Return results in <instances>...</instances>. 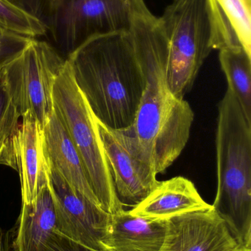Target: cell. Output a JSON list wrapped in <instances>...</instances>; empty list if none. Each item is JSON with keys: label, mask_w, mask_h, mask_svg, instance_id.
I'll use <instances>...</instances> for the list:
<instances>
[{"label": "cell", "mask_w": 251, "mask_h": 251, "mask_svg": "<svg viewBox=\"0 0 251 251\" xmlns=\"http://www.w3.org/2000/svg\"><path fill=\"white\" fill-rule=\"evenodd\" d=\"M128 32L144 77V89L132 126L156 174L178 159L190 138L194 113L187 101L172 95L167 82L168 44L159 17L144 0H131Z\"/></svg>", "instance_id": "cell-1"}, {"label": "cell", "mask_w": 251, "mask_h": 251, "mask_svg": "<svg viewBox=\"0 0 251 251\" xmlns=\"http://www.w3.org/2000/svg\"><path fill=\"white\" fill-rule=\"evenodd\" d=\"M66 59L96 119L112 129L132 126L144 77L128 31L93 37Z\"/></svg>", "instance_id": "cell-2"}, {"label": "cell", "mask_w": 251, "mask_h": 251, "mask_svg": "<svg viewBox=\"0 0 251 251\" xmlns=\"http://www.w3.org/2000/svg\"><path fill=\"white\" fill-rule=\"evenodd\" d=\"M213 209L239 246L251 249V122L229 89L218 105Z\"/></svg>", "instance_id": "cell-3"}, {"label": "cell", "mask_w": 251, "mask_h": 251, "mask_svg": "<svg viewBox=\"0 0 251 251\" xmlns=\"http://www.w3.org/2000/svg\"><path fill=\"white\" fill-rule=\"evenodd\" d=\"M44 28L46 42L66 57L93 37L126 32L131 0H10Z\"/></svg>", "instance_id": "cell-4"}, {"label": "cell", "mask_w": 251, "mask_h": 251, "mask_svg": "<svg viewBox=\"0 0 251 251\" xmlns=\"http://www.w3.org/2000/svg\"><path fill=\"white\" fill-rule=\"evenodd\" d=\"M215 16L213 0H172L159 17L167 40V82L179 100L190 92L215 50Z\"/></svg>", "instance_id": "cell-5"}, {"label": "cell", "mask_w": 251, "mask_h": 251, "mask_svg": "<svg viewBox=\"0 0 251 251\" xmlns=\"http://www.w3.org/2000/svg\"><path fill=\"white\" fill-rule=\"evenodd\" d=\"M53 101L55 113L78 151L99 206L111 215L125 210L115 190L95 116L75 83L66 59L55 81Z\"/></svg>", "instance_id": "cell-6"}, {"label": "cell", "mask_w": 251, "mask_h": 251, "mask_svg": "<svg viewBox=\"0 0 251 251\" xmlns=\"http://www.w3.org/2000/svg\"><path fill=\"white\" fill-rule=\"evenodd\" d=\"M66 59L45 41L29 38L0 64L10 98L21 117L29 113L44 128L53 107L55 81Z\"/></svg>", "instance_id": "cell-7"}, {"label": "cell", "mask_w": 251, "mask_h": 251, "mask_svg": "<svg viewBox=\"0 0 251 251\" xmlns=\"http://www.w3.org/2000/svg\"><path fill=\"white\" fill-rule=\"evenodd\" d=\"M96 120L118 199L123 206L134 207L159 183L153 161L133 126L112 129Z\"/></svg>", "instance_id": "cell-8"}, {"label": "cell", "mask_w": 251, "mask_h": 251, "mask_svg": "<svg viewBox=\"0 0 251 251\" xmlns=\"http://www.w3.org/2000/svg\"><path fill=\"white\" fill-rule=\"evenodd\" d=\"M50 166V187L56 209L55 231L85 247L106 251L112 215L74 190L54 167Z\"/></svg>", "instance_id": "cell-9"}, {"label": "cell", "mask_w": 251, "mask_h": 251, "mask_svg": "<svg viewBox=\"0 0 251 251\" xmlns=\"http://www.w3.org/2000/svg\"><path fill=\"white\" fill-rule=\"evenodd\" d=\"M22 119L1 164L19 173L22 204H28L50 181V166L44 146V128L29 113L24 114Z\"/></svg>", "instance_id": "cell-10"}, {"label": "cell", "mask_w": 251, "mask_h": 251, "mask_svg": "<svg viewBox=\"0 0 251 251\" xmlns=\"http://www.w3.org/2000/svg\"><path fill=\"white\" fill-rule=\"evenodd\" d=\"M238 246L212 206L166 221L165 240L159 251H234Z\"/></svg>", "instance_id": "cell-11"}, {"label": "cell", "mask_w": 251, "mask_h": 251, "mask_svg": "<svg viewBox=\"0 0 251 251\" xmlns=\"http://www.w3.org/2000/svg\"><path fill=\"white\" fill-rule=\"evenodd\" d=\"M211 208L212 205L203 200L190 180L176 176L159 181L153 191L128 212L151 221H165L178 215Z\"/></svg>", "instance_id": "cell-12"}, {"label": "cell", "mask_w": 251, "mask_h": 251, "mask_svg": "<svg viewBox=\"0 0 251 251\" xmlns=\"http://www.w3.org/2000/svg\"><path fill=\"white\" fill-rule=\"evenodd\" d=\"M44 138L50 165L60 173L74 190L100 207L87 179L78 151L54 110L44 127Z\"/></svg>", "instance_id": "cell-13"}, {"label": "cell", "mask_w": 251, "mask_h": 251, "mask_svg": "<svg viewBox=\"0 0 251 251\" xmlns=\"http://www.w3.org/2000/svg\"><path fill=\"white\" fill-rule=\"evenodd\" d=\"M165 232L166 221H151L123 210L112 215L105 248L108 251H159Z\"/></svg>", "instance_id": "cell-14"}, {"label": "cell", "mask_w": 251, "mask_h": 251, "mask_svg": "<svg viewBox=\"0 0 251 251\" xmlns=\"http://www.w3.org/2000/svg\"><path fill=\"white\" fill-rule=\"evenodd\" d=\"M56 229V209L50 181L41 187L33 201L22 204L17 231L16 251H39Z\"/></svg>", "instance_id": "cell-15"}, {"label": "cell", "mask_w": 251, "mask_h": 251, "mask_svg": "<svg viewBox=\"0 0 251 251\" xmlns=\"http://www.w3.org/2000/svg\"><path fill=\"white\" fill-rule=\"evenodd\" d=\"M219 60L228 89L251 122V55L243 47L225 48L220 50Z\"/></svg>", "instance_id": "cell-16"}, {"label": "cell", "mask_w": 251, "mask_h": 251, "mask_svg": "<svg viewBox=\"0 0 251 251\" xmlns=\"http://www.w3.org/2000/svg\"><path fill=\"white\" fill-rule=\"evenodd\" d=\"M242 47L251 55V0H214Z\"/></svg>", "instance_id": "cell-17"}, {"label": "cell", "mask_w": 251, "mask_h": 251, "mask_svg": "<svg viewBox=\"0 0 251 251\" xmlns=\"http://www.w3.org/2000/svg\"><path fill=\"white\" fill-rule=\"evenodd\" d=\"M0 26L28 38H41L44 35L42 25L10 0H0Z\"/></svg>", "instance_id": "cell-18"}, {"label": "cell", "mask_w": 251, "mask_h": 251, "mask_svg": "<svg viewBox=\"0 0 251 251\" xmlns=\"http://www.w3.org/2000/svg\"><path fill=\"white\" fill-rule=\"evenodd\" d=\"M21 116L13 104L0 68V164L6 149L19 125Z\"/></svg>", "instance_id": "cell-19"}, {"label": "cell", "mask_w": 251, "mask_h": 251, "mask_svg": "<svg viewBox=\"0 0 251 251\" xmlns=\"http://www.w3.org/2000/svg\"><path fill=\"white\" fill-rule=\"evenodd\" d=\"M39 251H96L82 246L68 237L53 231L46 240Z\"/></svg>", "instance_id": "cell-20"}, {"label": "cell", "mask_w": 251, "mask_h": 251, "mask_svg": "<svg viewBox=\"0 0 251 251\" xmlns=\"http://www.w3.org/2000/svg\"><path fill=\"white\" fill-rule=\"evenodd\" d=\"M29 38H31L13 33L0 26V64L7 57L21 50Z\"/></svg>", "instance_id": "cell-21"}, {"label": "cell", "mask_w": 251, "mask_h": 251, "mask_svg": "<svg viewBox=\"0 0 251 251\" xmlns=\"http://www.w3.org/2000/svg\"><path fill=\"white\" fill-rule=\"evenodd\" d=\"M0 251H16L14 234L10 231H0Z\"/></svg>", "instance_id": "cell-22"}, {"label": "cell", "mask_w": 251, "mask_h": 251, "mask_svg": "<svg viewBox=\"0 0 251 251\" xmlns=\"http://www.w3.org/2000/svg\"><path fill=\"white\" fill-rule=\"evenodd\" d=\"M234 251H251V249L249 248L241 247V246H238L237 249H235Z\"/></svg>", "instance_id": "cell-23"}]
</instances>
